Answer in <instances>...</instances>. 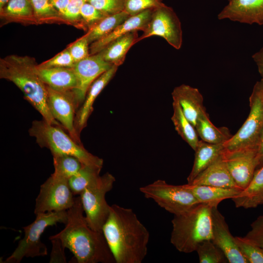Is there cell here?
I'll return each instance as SVG.
<instances>
[{
    "label": "cell",
    "mask_w": 263,
    "mask_h": 263,
    "mask_svg": "<svg viewBox=\"0 0 263 263\" xmlns=\"http://www.w3.org/2000/svg\"><path fill=\"white\" fill-rule=\"evenodd\" d=\"M154 9L130 16L110 34L92 43L90 48V55L98 53L112 42L129 33L139 30L143 31L148 25Z\"/></svg>",
    "instance_id": "cell-17"
},
{
    "label": "cell",
    "mask_w": 263,
    "mask_h": 263,
    "mask_svg": "<svg viewBox=\"0 0 263 263\" xmlns=\"http://www.w3.org/2000/svg\"><path fill=\"white\" fill-rule=\"evenodd\" d=\"M46 87L48 106L53 116L75 141L81 143L75 126L77 107L73 92L60 91L47 86Z\"/></svg>",
    "instance_id": "cell-12"
},
{
    "label": "cell",
    "mask_w": 263,
    "mask_h": 263,
    "mask_svg": "<svg viewBox=\"0 0 263 263\" xmlns=\"http://www.w3.org/2000/svg\"><path fill=\"white\" fill-rule=\"evenodd\" d=\"M68 180L51 175L40 186L36 199L34 213L67 210L74 204L75 198Z\"/></svg>",
    "instance_id": "cell-10"
},
{
    "label": "cell",
    "mask_w": 263,
    "mask_h": 263,
    "mask_svg": "<svg viewBox=\"0 0 263 263\" xmlns=\"http://www.w3.org/2000/svg\"><path fill=\"white\" fill-rule=\"evenodd\" d=\"M44 119L34 120L29 130L41 148L49 149L52 154H67L77 158L83 165L102 168L103 160L86 150L81 143L75 141L62 129Z\"/></svg>",
    "instance_id": "cell-5"
},
{
    "label": "cell",
    "mask_w": 263,
    "mask_h": 263,
    "mask_svg": "<svg viewBox=\"0 0 263 263\" xmlns=\"http://www.w3.org/2000/svg\"><path fill=\"white\" fill-rule=\"evenodd\" d=\"M138 37L137 31L129 33L112 42L98 54L105 61L118 67L123 63L127 52L137 43Z\"/></svg>",
    "instance_id": "cell-25"
},
{
    "label": "cell",
    "mask_w": 263,
    "mask_h": 263,
    "mask_svg": "<svg viewBox=\"0 0 263 263\" xmlns=\"http://www.w3.org/2000/svg\"><path fill=\"white\" fill-rule=\"evenodd\" d=\"M88 0H70L62 17L71 20H77L81 17L80 10Z\"/></svg>",
    "instance_id": "cell-41"
},
{
    "label": "cell",
    "mask_w": 263,
    "mask_h": 263,
    "mask_svg": "<svg viewBox=\"0 0 263 263\" xmlns=\"http://www.w3.org/2000/svg\"><path fill=\"white\" fill-rule=\"evenodd\" d=\"M114 177L106 172L87 187L79 195L87 223L94 230L102 231L111 206L105 196L113 188Z\"/></svg>",
    "instance_id": "cell-8"
},
{
    "label": "cell",
    "mask_w": 263,
    "mask_h": 263,
    "mask_svg": "<svg viewBox=\"0 0 263 263\" xmlns=\"http://www.w3.org/2000/svg\"><path fill=\"white\" fill-rule=\"evenodd\" d=\"M0 11L2 17L14 19L36 18L30 0H10Z\"/></svg>",
    "instance_id": "cell-31"
},
{
    "label": "cell",
    "mask_w": 263,
    "mask_h": 263,
    "mask_svg": "<svg viewBox=\"0 0 263 263\" xmlns=\"http://www.w3.org/2000/svg\"><path fill=\"white\" fill-rule=\"evenodd\" d=\"M211 208L208 204L199 203L174 215L170 241L178 251L190 253L202 242L211 240Z\"/></svg>",
    "instance_id": "cell-4"
},
{
    "label": "cell",
    "mask_w": 263,
    "mask_h": 263,
    "mask_svg": "<svg viewBox=\"0 0 263 263\" xmlns=\"http://www.w3.org/2000/svg\"></svg>",
    "instance_id": "cell-47"
},
{
    "label": "cell",
    "mask_w": 263,
    "mask_h": 263,
    "mask_svg": "<svg viewBox=\"0 0 263 263\" xmlns=\"http://www.w3.org/2000/svg\"><path fill=\"white\" fill-rule=\"evenodd\" d=\"M37 66L34 59L29 56H8L0 59V77L14 83L43 119L50 124L61 126L50 111L47 87L37 73Z\"/></svg>",
    "instance_id": "cell-3"
},
{
    "label": "cell",
    "mask_w": 263,
    "mask_h": 263,
    "mask_svg": "<svg viewBox=\"0 0 263 263\" xmlns=\"http://www.w3.org/2000/svg\"><path fill=\"white\" fill-rule=\"evenodd\" d=\"M67 211L65 227L49 239H59L78 263H115L102 231L89 225L79 196L75 198L74 204Z\"/></svg>",
    "instance_id": "cell-2"
},
{
    "label": "cell",
    "mask_w": 263,
    "mask_h": 263,
    "mask_svg": "<svg viewBox=\"0 0 263 263\" xmlns=\"http://www.w3.org/2000/svg\"><path fill=\"white\" fill-rule=\"evenodd\" d=\"M164 4L162 0H128L125 11L132 16L157 8Z\"/></svg>",
    "instance_id": "cell-36"
},
{
    "label": "cell",
    "mask_w": 263,
    "mask_h": 263,
    "mask_svg": "<svg viewBox=\"0 0 263 263\" xmlns=\"http://www.w3.org/2000/svg\"><path fill=\"white\" fill-rule=\"evenodd\" d=\"M131 16L126 11L105 17L92 27L85 35L89 43L110 34Z\"/></svg>",
    "instance_id": "cell-28"
},
{
    "label": "cell",
    "mask_w": 263,
    "mask_h": 263,
    "mask_svg": "<svg viewBox=\"0 0 263 263\" xmlns=\"http://www.w3.org/2000/svg\"><path fill=\"white\" fill-rule=\"evenodd\" d=\"M249 242L263 248V215L251 224V229L244 237Z\"/></svg>",
    "instance_id": "cell-38"
},
{
    "label": "cell",
    "mask_w": 263,
    "mask_h": 263,
    "mask_svg": "<svg viewBox=\"0 0 263 263\" xmlns=\"http://www.w3.org/2000/svg\"><path fill=\"white\" fill-rule=\"evenodd\" d=\"M235 240L248 263H263V248L249 242L244 237H235Z\"/></svg>",
    "instance_id": "cell-33"
},
{
    "label": "cell",
    "mask_w": 263,
    "mask_h": 263,
    "mask_svg": "<svg viewBox=\"0 0 263 263\" xmlns=\"http://www.w3.org/2000/svg\"><path fill=\"white\" fill-rule=\"evenodd\" d=\"M33 6L35 18L41 20L61 17L50 0H30Z\"/></svg>",
    "instance_id": "cell-34"
},
{
    "label": "cell",
    "mask_w": 263,
    "mask_h": 263,
    "mask_svg": "<svg viewBox=\"0 0 263 263\" xmlns=\"http://www.w3.org/2000/svg\"><path fill=\"white\" fill-rule=\"evenodd\" d=\"M225 150L224 144H213L199 140L194 150L193 165L187 178V184H190L200 173L214 162Z\"/></svg>",
    "instance_id": "cell-22"
},
{
    "label": "cell",
    "mask_w": 263,
    "mask_h": 263,
    "mask_svg": "<svg viewBox=\"0 0 263 263\" xmlns=\"http://www.w3.org/2000/svg\"><path fill=\"white\" fill-rule=\"evenodd\" d=\"M199 203L218 207L224 200L232 199L238 195L242 189L239 188H221L205 185L185 184Z\"/></svg>",
    "instance_id": "cell-23"
},
{
    "label": "cell",
    "mask_w": 263,
    "mask_h": 263,
    "mask_svg": "<svg viewBox=\"0 0 263 263\" xmlns=\"http://www.w3.org/2000/svg\"><path fill=\"white\" fill-rule=\"evenodd\" d=\"M200 263H224L228 262L224 252L211 240L201 243L196 248Z\"/></svg>",
    "instance_id": "cell-32"
},
{
    "label": "cell",
    "mask_w": 263,
    "mask_h": 263,
    "mask_svg": "<svg viewBox=\"0 0 263 263\" xmlns=\"http://www.w3.org/2000/svg\"><path fill=\"white\" fill-rule=\"evenodd\" d=\"M224 156L228 170L237 186L242 189L245 188L258 166L257 147L232 151L225 150Z\"/></svg>",
    "instance_id": "cell-14"
},
{
    "label": "cell",
    "mask_w": 263,
    "mask_h": 263,
    "mask_svg": "<svg viewBox=\"0 0 263 263\" xmlns=\"http://www.w3.org/2000/svg\"><path fill=\"white\" fill-rule=\"evenodd\" d=\"M75 62L68 48L60 52L51 59L38 65L40 67H66L73 68Z\"/></svg>",
    "instance_id": "cell-37"
},
{
    "label": "cell",
    "mask_w": 263,
    "mask_h": 263,
    "mask_svg": "<svg viewBox=\"0 0 263 263\" xmlns=\"http://www.w3.org/2000/svg\"><path fill=\"white\" fill-rule=\"evenodd\" d=\"M80 16L90 28L106 17L88 1L83 5L80 10Z\"/></svg>",
    "instance_id": "cell-39"
},
{
    "label": "cell",
    "mask_w": 263,
    "mask_h": 263,
    "mask_svg": "<svg viewBox=\"0 0 263 263\" xmlns=\"http://www.w3.org/2000/svg\"><path fill=\"white\" fill-rule=\"evenodd\" d=\"M140 191L148 199L174 215L179 214L199 204L192 192L184 185L169 184L158 179L139 188Z\"/></svg>",
    "instance_id": "cell-9"
},
{
    "label": "cell",
    "mask_w": 263,
    "mask_h": 263,
    "mask_svg": "<svg viewBox=\"0 0 263 263\" xmlns=\"http://www.w3.org/2000/svg\"><path fill=\"white\" fill-rule=\"evenodd\" d=\"M53 5L63 17L70 0H50Z\"/></svg>",
    "instance_id": "cell-44"
},
{
    "label": "cell",
    "mask_w": 263,
    "mask_h": 263,
    "mask_svg": "<svg viewBox=\"0 0 263 263\" xmlns=\"http://www.w3.org/2000/svg\"><path fill=\"white\" fill-rule=\"evenodd\" d=\"M55 175L69 179L78 172L83 165L77 158L67 154H52Z\"/></svg>",
    "instance_id": "cell-30"
},
{
    "label": "cell",
    "mask_w": 263,
    "mask_h": 263,
    "mask_svg": "<svg viewBox=\"0 0 263 263\" xmlns=\"http://www.w3.org/2000/svg\"><path fill=\"white\" fill-rule=\"evenodd\" d=\"M89 43L85 35L68 47L75 63L90 55L89 52Z\"/></svg>",
    "instance_id": "cell-40"
},
{
    "label": "cell",
    "mask_w": 263,
    "mask_h": 263,
    "mask_svg": "<svg viewBox=\"0 0 263 263\" xmlns=\"http://www.w3.org/2000/svg\"><path fill=\"white\" fill-rule=\"evenodd\" d=\"M113 65L105 61L98 54L75 63L73 68L77 78V86L72 91L77 110L83 103L87 92L93 83Z\"/></svg>",
    "instance_id": "cell-13"
},
{
    "label": "cell",
    "mask_w": 263,
    "mask_h": 263,
    "mask_svg": "<svg viewBox=\"0 0 263 263\" xmlns=\"http://www.w3.org/2000/svg\"><path fill=\"white\" fill-rule=\"evenodd\" d=\"M195 128L201 140L210 144H224L232 136L226 127L218 128L214 125L206 111L199 117Z\"/></svg>",
    "instance_id": "cell-26"
},
{
    "label": "cell",
    "mask_w": 263,
    "mask_h": 263,
    "mask_svg": "<svg viewBox=\"0 0 263 263\" xmlns=\"http://www.w3.org/2000/svg\"><path fill=\"white\" fill-rule=\"evenodd\" d=\"M218 15L219 20L263 25V0H229Z\"/></svg>",
    "instance_id": "cell-16"
},
{
    "label": "cell",
    "mask_w": 263,
    "mask_h": 263,
    "mask_svg": "<svg viewBox=\"0 0 263 263\" xmlns=\"http://www.w3.org/2000/svg\"><path fill=\"white\" fill-rule=\"evenodd\" d=\"M35 221L23 227V238L18 246L4 263H19L24 258H34L47 255V248L40 240L41 235L45 229L57 223L66 224L67 211H51L38 214Z\"/></svg>",
    "instance_id": "cell-6"
},
{
    "label": "cell",
    "mask_w": 263,
    "mask_h": 263,
    "mask_svg": "<svg viewBox=\"0 0 263 263\" xmlns=\"http://www.w3.org/2000/svg\"><path fill=\"white\" fill-rule=\"evenodd\" d=\"M153 36L164 38L177 50L181 47L183 32L181 21L173 9L165 4L155 8L150 20L137 42Z\"/></svg>",
    "instance_id": "cell-11"
},
{
    "label": "cell",
    "mask_w": 263,
    "mask_h": 263,
    "mask_svg": "<svg viewBox=\"0 0 263 263\" xmlns=\"http://www.w3.org/2000/svg\"><path fill=\"white\" fill-rule=\"evenodd\" d=\"M128 0H88L106 16L115 14L125 10Z\"/></svg>",
    "instance_id": "cell-35"
},
{
    "label": "cell",
    "mask_w": 263,
    "mask_h": 263,
    "mask_svg": "<svg viewBox=\"0 0 263 263\" xmlns=\"http://www.w3.org/2000/svg\"><path fill=\"white\" fill-rule=\"evenodd\" d=\"M252 58L258 67L262 77L261 80L263 82V47L252 56Z\"/></svg>",
    "instance_id": "cell-43"
},
{
    "label": "cell",
    "mask_w": 263,
    "mask_h": 263,
    "mask_svg": "<svg viewBox=\"0 0 263 263\" xmlns=\"http://www.w3.org/2000/svg\"><path fill=\"white\" fill-rule=\"evenodd\" d=\"M10 0H0V11L7 4Z\"/></svg>",
    "instance_id": "cell-46"
},
{
    "label": "cell",
    "mask_w": 263,
    "mask_h": 263,
    "mask_svg": "<svg viewBox=\"0 0 263 263\" xmlns=\"http://www.w3.org/2000/svg\"><path fill=\"white\" fill-rule=\"evenodd\" d=\"M231 199L236 207L255 208L263 204V166L256 169L247 187Z\"/></svg>",
    "instance_id": "cell-24"
},
{
    "label": "cell",
    "mask_w": 263,
    "mask_h": 263,
    "mask_svg": "<svg viewBox=\"0 0 263 263\" xmlns=\"http://www.w3.org/2000/svg\"><path fill=\"white\" fill-rule=\"evenodd\" d=\"M102 231L115 263H141L146 257L150 233L132 209L111 206Z\"/></svg>",
    "instance_id": "cell-1"
},
{
    "label": "cell",
    "mask_w": 263,
    "mask_h": 263,
    "mask_svg": "<svg viewBox=\"0 0 263 263\" xmlns=\"http://www.w3.org/2000/svg\"><path fill=\"white\" fill-rule=\"evenodd\" d=\"M171 95L173 100L178 103L185 116L195 127L199 117L206 111L199 90L183 84L175 87Z\"/></svg>",
    "instance_id": "cell-19"
},
{
    "label": "cell",
    "mask_w": 263,
    "mask_h": 263,
    "mask_svg": "<svg viewBox=\"0 0 263 263\" xmlns=\"http://www.w3.org/2000/svg\"><path fill=\"white\" fill-rule=\"evenodd\" d=\"M256 147L259 162L258 169L263 166V128L260 135Z\"/></svg>",
    "instance_id": "cell-45"
},
{
    "label": "cell",
    "mask_w": 263,
    "mask_h": 263,
    "mask_svg": "<svg viewBox=\"0 0 263 263\" xmlns=\"http://www.w3.org/2000/svg\"><path fill=\"white\" fill-rule=\"evenodd\" d=\"M188 184L221 188H238L228 170L224 152L214 162Z\"/></svg>",
    "instance_id": "cell-20"
},
{
    "label": "cell",
    "mask_w": 263,
    "mask_h": 263,
    "mask_svg": "<svg viewBox=\"0 0 263 263\" xmlns=\"http://www.w3.org/2000/svg\"><path fill=\"white\" fill-rule=\"evenodd\" d=\"M102 168L83 165L77 173L69 179L70 188L75 195L80 193L100 176Z\"/></svg>",
    "instance_id": "cell-29"
},
{
    "label": "cell",
    "mask_w": 263,
    "mask_h": 263,
    "mask_svg": "<svg viewBox=\"0 0 263 263\" xmlns=\"http://www.w3.org/2000/svg\"><path fill=\"white\" fill-rule=\"evenodd\" d=\"M173 114L171 118L175 129L188 145L194 150L200 140L194 126L183 113L178 103L173 100Z\"/></svg>",
    "instance_id": "cell-27"
},
{
    "label": "cell",
    "mask_w": 263,
    "mask_h": 263,
    "mask_svg": "<svg viewBox=\"0 0 263 263\" xmlns=\"http://www.w3.org/2000/svg\"><path fill=\"white\" fill-rule=\"evenodd\" d=\"M118 67L113 65L98 77L89 89L85 99L76 111L75 115V126L79 136L87 125L88 120L93 111V105L95 100L114 75Z\"/></svg>",
    "instance_id": "cell-18"
},
{
    "label": "cell",
    "mask_w": 263,
    "mask_h": 263,
    "mask_svg": "<svg viewBox=\"0 0 263 263\" xmlns=\"http://www.w3.org/2000/svg\"><path fill=\"white\" fill-rule=\"evenodd\" d=\"M250 112L237 132L224 144L228 151L257 146L263 128V82H256L249 97Z\"/></svg>",
    "instance_id": "cell-7"
},
{
    "label": "cell",
    "mask_w": 263,
    "mask_h": 263,
    "mask_svg": "<svg viewBox=\"0 0 263 263\" xmlns=\"http://www.w3.org/2000/svg\"><path fill=\"white\" fill-rule=\"evenodd\" d=\"M36 71L42 81L54 90L73 91L77 86V78L73 68H43L37 65Z\"/></svg>",
    "instance_id": "cell-21"
},
{
    "label": "cell",
    "mask_w": 263,
    "mask_h": 263,
    "mask_svg": "<svg viewBox=\"0 0 263 263\" xmlns=\"http://www.w3.org/2000/svg\"><path fill=\"white\" fill-rule=\"evenodd\" d=\"M52 244L50 263H66L64 249L61 241L56 238L49 239Z\"/></svg>",
    "instance_id": "cell-42"
},
{
    "label": "cell",
    "mask_w": 263,
    "mask_h": 263,
    "mask_svg": "<svg viewBox=\"0 0 263 263\" xmlns=\"http://www.w3.org/2000/svg\"><path fill=\"white\" fill-rule=\"evenodd\" d=\"M211 208V241L224 252L230 263H248L237 245L224 216L218 209Z\"/></svg>",
    "instance_id": "cell-15"
}]
</instances>
